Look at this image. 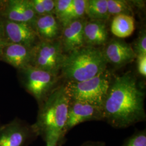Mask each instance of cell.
<instances>
[{"instance_id":"6da1fadb","label":"cell","mask_w":146,"mask_h":146,"mask_svg":"<svg viewBox=\"0 0 146 146\" xmlns=\"http://www.w3.org/2000/svg\"><path fill=\"white\" fill-rule=\"evenodd\" d=\"M145 97L131 73L115 77L101 106L103 120L117 129L145 121Z\"/></svg>"},{"instance_id":"7a4b0ae2","label":"cell","mask_w":146,"mask_h":146,"mask_svg":"<svg viewBox=\"0 0 146 146\" xmlns=\"http://www.w3.org/2000/svg\"><path fill=\"white\" fill-rule=\"evenodd\" d=\"M69 101L64 86L62 85L54 89L39 105L36 121L33 125L43 141L57 138L58 146L65 142L64 129Z\"/></svg>"},{"instance_id":"3957f363","label":"cell","mask_w":146,"mask_h":146,"mask_svg":"<svg viewBox=\"0 0 146 146\" xmlns=\"http://www.w3.org/2000/svg\"><path fill=\"white\" fill-rule=\"evenodd\" d=\"M107 64L102 50L85 46L66 54L60 72L67 82H82L104 72Z\"/></svg>"},{"instance_id":"277c9868","label":"cell","mask_w":146,"mask_h":146,"mask_svg":"<svg viewBox=\"0 0 146 146\" xmlns=\"http://www.w3.org/2000/svg\"><path fill=\"white\" fill-rule=\"evenodd\" d=\"M113 80L110 70L106 69L93 78L82 82H67L64 86L70 100L84 102L101 109Z\"/></svg>"},{"instance_id":"5b68a950","label":"cell","mask_w":146,"mask_h":146,"mask_svg":"<svg viewBox=\"0 0 146 146\" xmlns=\"http://www.w3.org/2000/svg\"><path fill=\"white\" fill-rule=\"evenodd\" d=\"M65 56L59 39L39 41L31 49V66L58 76Z\"/></svg>"},{"instance_id":"8992f818","label":"cell","mask_w":146,"mask_h":146,"mask_svg":"<svg viewBox=\"0 0 146 146\" xmlns=\"http://www.w3.org/2000/svg\"><path fill=\"white\" fill-rule=\"evenodd\" d=\"M19 71L24 88L35 99L38 106L56 88L58 76L31 66Z\"/></svg>"},{"instance_id":"52a82bcc","label":"cell","mask_w":146,"mask_h":146,"mask_svg":"<svg viewBox=\"0 0 146 146\" xmlns=\"http://www.w3.org/2000/svg\"><path fill=\"white\" fill-rule=\"evenodd\" d=\"M38 137L33 124L19 118L0 126V146H28Z\"/></svg>"},{"instance_id":"ba28073f","label":"cell","mask_w":146,"mask_h":146,"mask_svg":"<svg viewBox=\"0 0 146 146\" xmlns=\"http://www.w3.org/2000/svg\"><path fill=\"white\" fill-rule=\"evenodd\" d=\"M102 120V113L99 107L84 102L70 100L64 129L65 135L74 127L82 122Z\"/></svg>"},{"instance_id":"9c48e42d","label":"cell","mask_w":146,"mask_h":146,"mask_svg":"<svg viewBox=\"0 0 146 146\" xmlns=\"http://www.w3.org/2000/svg\"><path fill=\"white\" fill-rule=\"evenodd\" d=\"M8 42L19 44L32 49L40 41L34 27L25 22H17L2 19Z\"/></svg>"},{"instance_id":"30bf717a","label":"cell","mask_w":146,"mask_h":146,"mask_svg":"<svg viewBox=\"0 0 146 146\" xmlns=\"http://www.w3.org/2000/svg\"><path fill=\"white\" fill-rule=\"evenodd\" d=\"M102 52L107 63L117 68L123 67L136 58L132 46L119 39H112L107 42Z\"/></svg>"},{"instance_id":"8fae6325","label":"cell","mask_w":146,"mask_h":146,"mask_svg":"<svg viewBox=\"0 0 146 146\" xmlns=\"http://www.w3.org/2000/svg\"><path fill=\"white\" fill-rule=\"evenodd\" d=\"M37 16L31 7L30 0H6L1 17L8 21L25 22L33 26Z\"/></svg>"},{"instance_id":"7c38bea8","label":"cell","mask_w":146,"mask_h":146,"mask_svg":"<svg viewBox=\"0 0 146 146\" xmlns=\"http://www.w3.org/2000/svg\"><path fill=\"white\" fill-rule=\"evenodd\" d=\"M84 19L70 21L62 26L60 41L63 52H72L85 46L84 29L86 22Z\"/></svg>"},{"instance_id":"4fadbf2b","label":"cell","mask_w":146,"mask_h":146,"mask_svg":"<svg viewBox=\"0 0 146 146\" xmlns=\"http://www.w3.org/2000/svg\"><path fill=\"white\" fill-rule=\"evenodd\" d=\"M31 49L23 45L8 42L3 50L0 60L19 70L31 66Z\"/></svg>"},{"instance_id":"5bb4252c","label":"cell","mask_w":146,"mask_h":146,"mask_svg":"<svg viewBox=\"0 0 146 146\" xmlns=\"http://www.w3.org/2000/svg\"><path fill=\"white\" fill-rule=\"evenodd\" d=\"M33 27L40 41H54L60 38L62 25L54 15L37 17Z\"/></svg>"},{"instance_id":"9a60e30c","label":"cell","mask_w":146,"mask_h":146,"mask_svg":"<svg viewBox=\"0 0 146 146\" xmlns=\"http://www.w3.org/2000/svg\"><path fill=\"white\" fill-rule=\"evenodd\" d=\"M84 41L87 46L96 47L108 42V32L105 21H86L84 29Z\"/></svg>"},{"instance_id":"2e32d148","label":"cell","mask_w":146,"mask_h":146,"mask_svg":"<svg viewBox=\"0 0 146 146\" xmlns=\"http://www.w3.org/2000/svg\"><path fill=\"white\" fill-rule=\"evenodd\" d=\"M111 31L119 38L130 36L135 30V19L133 16H115L111 23Z\"/></svg>"},{"instance_id":"e0dca14e","label":"cell","mask_w":146,"mask_h":146,"mask_svg":"<svg viewBox=\"0 0 146 146\" xmlns=\"http://www.w3.org/2000/svg\"><path fill=\"white\" fill-rule=\"evenodd\" d=\"M86 15L91 20H107L110 18L107 0H86Z\"/></svg>"},{"instance_id":"ac0fdd59","label":"cell","mask_w":146,"mask_h":146,"mask_svg":"<svg viewBox=\"0 0 146 146\" xmlns=\"http://www.w3.org/2000/svg\"><path fill=\"white\" fill-rule=\"evenodd\" d=\"M109 15H127L133 16L131 5L128 1L123 0H107Z\"/></svg>"},{"instance_id":"d6986e66","label":"cell","mask_w":146,"mask_h":146,"mask_svg":"<svg viewBox=\"0 0 146 146\" xmlns=\"http://www.w3.org/2000/svg\"><path fill=\"white\" fill-rule=\"evenodd\" d=\"M55 7L54 15L62 25L70 13L73 5V0H55Z\"/></svg>"},{"instance_id":"ffe728a7","label":"cell","mask_w":146,"mask_h":146,"mask_svg":"<svg viewBox=\"0 0 146 146\" xmlns=\"http://www.w3.org/2000/svg\"><path fill=\"white\" fill-rule=\"evenodd\" d=\"M86 0H73V5L70 13L62 27L70 21L84 19L86 15Z\"/></svg>"},{"instance_id":"44dd1931","label":"cell","mask_w":146,"mask_h":146,"mask_svg":"<svg viewBox=\"0 0 146 146\" xmlns=\"http://www.w3.org/2000/svg\"><path fill=\"white\" fill-rule=\"evenodd\" d=\"M122 146H146V129L135 133L126 139Z\"/></svg>"},{"instance_id":"7402d4cb","label":"cell","mask_w":146,"mask_h":146,"mask_svg":"<svg viewBox=\"0 0 146 146\" xmlns=\"http://www.w3.org/2000/svg\"><path fill=\"white\" fill-rule=\"evenodd\" d=\"M132 48L136 56L146 54V31L145 29H143L140 31Z\"/></svg>"},{"instance_id":"603a6c76","label":"cell","mask_w":146,"mask_h":146,"mask_svg":"<svg viewBox=\"0 0 146 146\" xmlns=\"http://www.w3.org/2000/svg\"><path fill=\"white\" fill-rule=\"evenodd\" d=\"M137 68L139 73L143 77L146 76V54L136 56Z\"/></svg>"},{"instance_id":"cb8c5ba5","label":"cell","mask_w":146,"mask_h":146,"mask_svg":"<svg viewBox=\"0 0 146 146\" xmlns=\"http://www.w3.org/2000/svg\"><path fill=\"white\" fill-rule=\"evenodd\" d=\"M33 9L37 16L46 15L41 0H30Z\"/></svg>"},{"instance_id":"d4e9b609","label":"cell","mask_w":146,"mask_h":146,"mask_svg":"<svg viewBox=\"0 0 146 146\" xmlns=\"http://www.w3.org/2000/svg\"><path fill=\"white\" fill-rule=\"evenodd\" d=\"M46 14L54 15L55 3L54 0H41Z\"/></svg>"},{"instance_id":"484cf974","label":"cell","mask_w":146,"mask_h":146,"mask_svg":"<svg viewBox=\"0 0 146 146\" xmlns=\"http://www.w3.org/2000/svg\"><path fill=\"white\" fill-rule=\"evenodd\" d=\"M8 43V41L5 35L4 27L1 20L0 19V58L2 55V53L3 49L5 48V47Z\"/></svg>"},{"instance_id":"4316f807","label":"cell","mask_w":146,"mask_h":146,"mask_svg":"<svg viewBox=\"0 0 146 146\" xmlns=\"http://www.w3.org/2000/svg\"><path fill=\"white\" fill-rule=\"evenodd\" d=\"M80 146H106V145L103 141H88L85 142Z\"/></svg>"},{"instance_id":"83f0119b","label":"cell","mask_w":146,"mask_h":146,"mask_svg":"<svg viewBox=\"0 0 146 146\" xmlns=\"http://www.w3.org/2000/svg\"><path fill=\"white\" fill-rule=\"evenodd\" d=\"M46 146H58V139L57 138L52 139L46 142Z\"/></svg>"},{"instance_id":"f1b7e54d","label":"cell","mask_w":146,"mask_h":146,"mask_svg":"<svg viewBox=\"0 0 146 146\" xmlns=\"http://www.w3.org/2000/svg\"><path fill=\"white\" fill-rule=\"evenodd\" d=\"M6 0H0V13L3 11L5 6Z\"/></svg>"},{"instance_id":"f546056e","label":"cell","mask_w":146,"mask_h":146,"mask_svg":"<svg viewBox=\"0 0 146 146\" xmlns=\"http://www.w3.org/2000/svg\"><path fill=\"white\" fill-rule=\"evenodd\" d=\"M0 19H1V13H0Z\"/></svg>"}]
</instances>
